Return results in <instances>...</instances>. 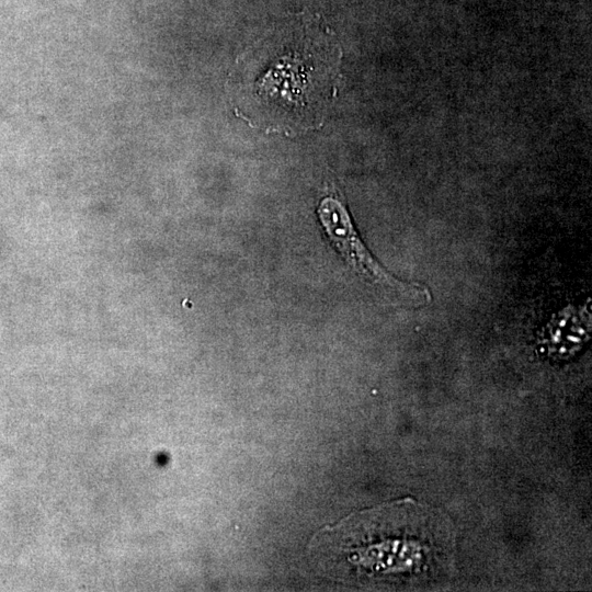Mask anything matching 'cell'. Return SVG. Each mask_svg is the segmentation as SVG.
I'll use <instances>...</instances> for the list:
<instances>
[{
	"label": "cell",
	"instance_id": "obj_1",
	"mask_svg": "<svg viewBox=\"0 0 592 592\" xmlns=\"http://www.w3.org/2000/svg\"><path fill=\"white\" fill-rule=\"evenodd\" d=\"M340 58L333 33L319 14H294L236 60V115L267 133L296 135L320 127L337 91Z\"/></svg>",
	"mask_w": 592,
	"mask_h": 592
},
{
	"label": "cell",
	"instance_id": "obj_2",
	"mask_svg": "<svg viewBox=\"0 0 592 592\" xmlns=\"http://www.w3.org/2000/svg\"><path fill=\"white\" fill-rule=\"evenodd\" d=\"M414 501H397L353 513L315 534L310 560L333 577L384 578L410 573L423 562L419 527L408 519Z\"/></svg>",
	"mask_w": 592,
	"mask_h": 592
},
{
	"label": "cell",
	"instance_id": "obj_3",
	"mask_svg": "<svg viewBox=\"0 0 592 592\" xmlns=\"http://www.w3.org/2000/svg\"><path fill=\"white\" fill-rule=\"evenodd\" d=\"M317 214L332 243L358 274L412 301L423 304L431 300L426 288L396 280L376 262L361 241L344 205L338 198L325 197L317 208Z\"/></svg>",
	"mask_w": 592,
	"mask_h": 592
}]
</instances>
